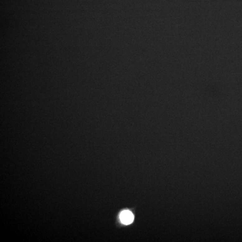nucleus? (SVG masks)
Instances as JSON below:
<instances>
[{
	"label": "nucleus",
	"mask_w": 242,
	"mask_h": 242,
	"mask_svg": "<svg viewBox=\"0 0 242 242\" xmlns=\"http://www.w3.org/2000/svg\"><path fill=\"white\" fill-rule=\"evenodd\" d=\"M120 218L122 223L125 225L130 224L134 220V215L131 211L125 210L121 212Z\"/></svg>",
	"instance_id": "1"
}]
</instances>
